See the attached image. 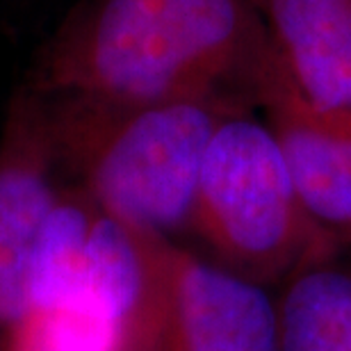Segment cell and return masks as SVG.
<instances>
[{
	"mask_svg": "<svg viewBox=\"0 0 351 351\" xmlns=\"http://www.w3.org/2000/svg\"><path fill=\"white\" fill-rule=\"evenodd\" d=\"M258 110L276 132L306 213L340 249L351 247V119L313 114L283 98Z\"/></svg>",
	"mask_w": 351,
	"mask_h": 351,
	"instance_id": "cell-7",
	"label": "cell"
},
{
	"mask_svg": "<svg viewBox=\"0 0 351 351\" xmlns=\"http://www.w3.org/2000/svg\"><path fill=\"white\" fill-rule=\"evenodd\" d=\"M44 101L55 158L75 171L78 189L103 213L167 237L189 226L217 125L233 112L254 110L221 98L151 105Z\"/></svg>",
	"mask_w": 351,
	"mask_h": 351,
	"instance_id": "cell-2",
	"label": "cell"
},
{
	"mask_svg": "<svg viewBox=\"0 0 351 351\" xmlns=\"http://www.w3.org/2000/svg\"><path fill=\"white\" fill-rule=\"evenodd\" d=\"M269 73L258 108L283 98L319 117L351 119V0H254Z\"/></svg>",
	"mask_w": 351,
	"mask_h": 351,
	"instance_id": "cell-6",
	"label": "cell"
},
{
	"mask_svg": "<svg viewBox=\"0 0 351 351\" xmlns=\"http://www.w3.org/2000/svg\"><path fill=\"white\" fill-rule=\"evenodd\" d=\"M278 351H351V267L338 256L278 285Z\"/></svg>",
	"mask_w": 351,
	"mask_h": 351,
	"instance_id": "cell-8",
	"label": "cell"
},
{
	"mask_svg": "<svg viewBox=\"0 0 351 351\" xmlns=\"http://www.w3.org/2000/svg\"><path fill=\"white\" fill-rule=\"evenodd\" d=\"M187 233L208 261L269 290L340 247L306 213L276 132L256 110L217 125Z\"/></svg>",
	"mask_w": 351,
	"mask_h": 351,
	"instance_id": "cell-3",
	"label": "cell"
},
{
	"mask_svg": "<svg viewBox=\"0 0 351 351\" xmlns=\"http://www.w3.org/2000/svg\"><path fill=\"white\" fill-rule=\"evenodd\" d=\"M130 228L144 278L121 351H278L276 304L267 287L176 237Z\"/></svg>",
	"mask_w": 351,
	"mask_h": 351,
	"instance_id": "cell-4",
	"label": "cell"
},
{
	"mask_svg": "<svg viewBox=\"0 0 351 351\" xmlns=\"http://www.w3.org/2000/svg\"><path fill=\"white\" fill-rule=\"evenodd\" d=\"M267 73L254 0H89L41 58L32 91L98 105L221 98L258 110Z\"/></svg>",
	"mask_w": 351,
	"mask_h": 351,
	"instance_id": "cell-1",
	"label": "cell"
},
{
	"mask_svg": "<svg viewBox=\"0 0 351 351\" xmlns=\"http://www.w3.org/2000/svg\"><path fill=\"white\" fill-rule=\"evenodd\" d=\"M123 322L94 294L27 306L3 351H121Z\"/></svg>",
	"mask_w": 351,
	"mask_h": 351,
	"instance_id": "cell-10",
	"label": "cell"
},
{
	"mask_svg": "<svg viewBox=\"0 0 351 351\" xmlns=\"http://www.w3.org/2000/svg\"><path fill=\"white\" fill-rule=\"evenodd\" d=\"M98 206L82 189L58 192L34 242L27 306L66 304L87 294L89 240Z\"/></svg>",
	"mask_w": 351,
	"mask_h": 351,
	"instance_id": "cell-9",
	"label": "cell"
},
{
	"mask_svg": "<svg viewBox=\"0 0 351 351\" xmlns=\"http://www.w3.org/2000/svg\"><path fill=\"white\" fill-rule=\"evenodd\" d=\"M55 165L48 105L23 91L0 142V351L27 308L34 242L58 196Z\"/></svg>",
	"mask_w": 351,
	"mask_h": 351,
	"instance_id": "cell-5",
	"label": "cell"
}]
</instances>
